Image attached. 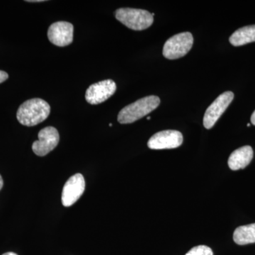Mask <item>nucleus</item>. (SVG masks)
Masks as SVG:
<instances>
[{
  "label": "nucleus",
  "mask_w": 255,
  "mask_h": 255,
  "mask_svg": "<svg viewBox=\"0 0 255 255\" xmlns=\"http://www.w3.org/2000/svg\"><path fill=\"white\" fill-rule=\"evenodd\" d=\"M50 113V107L48 102L42 99H31L20 106L16 118L23 126L34 127L44 122Z\"/></svg>",
  "instance_id": "nucleus-1"
},
{
  "label": "nucleus",
  "mask_w": 255,
  "mask_h": 255,
  "mask_svg": "<svg viewBox=\"0 0 255 255\" xmlns=\"http://www.w3.org/2000/svg\"><path fill=\"white\" fill-rule=\"evenodd\" d=\"M160 104L157 96L143 97L124 107L118 115V122L122 124H132L156 110Z\"/></svg>",
  "instance_id": "nucleus-2"
},
{
  "label": "nucleus",
  "mask_w": 255,
  "mask_h": 255,
  "mask_svg": "<svg viewBox=\"0 0 255 255\" xmlns=\"http://www.w3.org/2000/svg\"><path fill=\"white\" fill-rule=\"evenodd\" d=\"M115 16L118 21L135 31L145 30L154 21L152 14L143 9L120 8L116 11Z\"/></svg>",
  "instance_id": "nucleus-3"
},
{
  "label": "nucleus",
  "mask_w": 255,
  "mask_h": 255,
  "mask_svg": "<svg viewBox=\"0 0 255 255\" xmlns=\"http://www.w3.org/2000/svg\"><path fill=\"white\" fill-rule=\"evenodd\" d=\"M193 43L194 38L190 32L178 33L171 37L164 43L162 54L167 59H178L189 53Z\"/></svg>",
  "instance_id": "nucleus-4"
},
{
  "label": "nucleus",
  "mask_w": 255,
  "mask_h": 255,
  "mask_svg": "<svg viewBox=\"0 0 255 255\" xmlns=\"http://www.w3.org/2000/svg\"><path fill=\"white\" fill-rule=\"evenodd\" d=\"M234 98L232 92H226L221 94L209 106L204 117V126L206 129L214 127L221 115L227 110Z\"/></svg>",
  "instance_id": "nucleus-5"
},
{
  "label": "nucleus",
  "mask_w": 255,
  "mask_h": 255,
  "mask_svg": "<svg viewBox=\"0 0 255 255\" xmlns=\"http://www.w3.org/2000/svg\"><path fill=\"white\" fill-rule=\"evenodd\" d=\"M38 140L33 142L32 150L36 155L43 157L54 150L60 140L59 132L54 127H48L40 130Z\"/></svg>",
  "instance_id": "nucleus-6"
},
{
  "label": "nucleus",
  "mask_w": 255,
  "mask_h": 255,
  "mask_svg": "<svg viewBox=\"0 0 255 255\" xmlns=\"http://www.w3.org/2000/svg\"><path fill=\"white\" fill-rule=\"evenodd\" d=\"M116 90L117 85L113 80H104L89 87L85 94V99L90 105H99L110 98Z\"/></svg>",
  "instance_id": "nucleus-7"
},
{
  "label": "nucleus",
  "mask_w": 255,
  "mask_h": 255,
  "mask_svg": "<svg viewBox=\"0 0 255 255\" xmlns=\"http://www.w3.org/2000/svg\"><path fill=\"white\" fill-rule=\"evenodd\" d=\"M183 142V135L178 130H167L157 132L147 142L149 148L152 150L173 149L179 147Z\"/></svg>",
  "instance_id": "nucleus-8"
},
{
  "label": "nucleus",
  "mask_w": 255,
  "mask_h": 255,
  "mask_svg": "<svg viewBox=\"0 0 255 255\" xmlns=\"http://www.w3.org/2000/svg\"><path fill=\"white\" fill-rule=\"evenodd\" d=\"M85 189V181L81 174H75L67 181L62 192V203L65 207L71 206L81 197Z\"/></svg>",
  "instance_id": "nucleus-9"
},
{
  "label": "nucleus",
  "mask_w": 255,
  "mask_h": 255,
  "mask_svg": "<svg viewBox=\"0 0 255 255\" xmlns=\"http://www.w3.org/2000/svg\"><path fill=\"white\" fill-rule=\"evenodd\" d=\"M74 27L67 21H58L50 25L48 31V38L50 43L59 47L71 44L73 41Z\"/></svg>",
  "instance_id": "nucleus-10"
},
{
  "label": "nucleus",
  "mask_w": 255,
  "mask_h": 255,
  "mask_svg": "<svg viewBox=\"0 0 255 255\" xmlns=\"http://www.w3.org/2000/svg\"><path fill=\"white\" fill-rule=\"evenodd\" d=\"M253 158V150L249 145L243 146L232 152L228 159V166L232 170L246 168Z\"/></svg>",
  "instance_id": "nucleus-11"
},
{
  "label": "nucleus",
  "mask_w": 255,
  "mask_h": 255,
  "mask_svg": "<svg viewBox=\"0 0 255 255\" xmlns=\"http://www.w3.org/2000/svg\"><path fill=\"white\" fill-rule=\"evenodd\" d=\"M230 43L234 46H241L255 41V25L239 28L231 35Z\"/></svg>",
  "instance_id": "nucleus-12"
},
{
  "label": "nucleus",
  "mask_w": 255,
  "mask_h": 255,
  "mask_svg": "<svg viewBox=\"0 0 255 255\" xmlns=\"http://www.w3.org/2000/svg\"><path fill=\"white\" fill-rule=\"evenodd\" d=\"M233 240L239 246L255 243V223L240 226L233 233Z\"/></svg>",
  "instance_id": "nucleus-13"
},
{
  "label": "nucleus",
  "mask_w": 255,
  "mask_h": 255,
  "mask_svg": "<svg viewBox=\"0 0 255 255\" xmlns=\"http://www.w3.org/2000/svg\"><path fill=\"white\" fill-rule=\"evenodd\" d=\"M185 255H214L212 250L206 246L194 247Z\"/></svg>",
  "instance_id": "nucleus-14"
},
{
  "label": "nucleus",
  "mask_w": 255,
  "mask_h": 255,
  "mask_svg": "<svg viewBox=\"0 0 255 255\" xmlns=\"http://www.w3.org/2000/svg\"><path fill=\"white\" fill-rule=\"evenodd\" d=\"M8 78H9V75H8L6 72L0 70V84L6 81Z\"/></svg>",
  "instance_id": "nucleus-15"
},
{
  "label": "nucleus",
  "mask_w": 255,
  "mask_h": 255,
  "mask_svg": "<svg viewBox=\"0 0 255 255\" xmlns=\"http://www.w3.org/2000/svg\"><path fill=\"white\" fill-rule=\"evenodd\" d=\"M251 122L253 125L255 126V111L254 112H253V114H252Z\"/></svg>",
  "instance_id": "nucleus-16"
},
{
  "label": "nucleus",
  "mask_w": 255,
  "mask_h": 255,
  "mask_svg": "<svg viewBox=\"0 0 255 255\" xmlns=\"http://www.w3.org/2000/svg\"><path fill=\"white\" fill-rule=\"evenodd\" d=\"M3 187V179L1 176L0 175V190H1V188Z\"/></svg>",
  "instance_id": "nucleus-17"
},
{
  "label": "nucleus",
  "mask_w": 255,
  "mask_h": 255,
  "mask_svg": "<svg viewBox=\"0 0 255 255\" xmlns=\"http://www.w3.org/2000/svg\"><path fill=\"white\" fill-rule=\"evenodd\" d=\"M2 255H16V253H4V254Z\"/></svg>",
  "instance_id": "nucleus-18"
},
{
  "label": "nucleus",
  "mask_w": 255,
  "mask_h": 255,
  "mask_svg": "<svg viewBox=\"0 0 255 255\" xmlns=\"http://www.w3.org/2000/svg\"><path fill=\"white\" fill-rule=\"evenodd\" d=\"M147 120H150V117H147Z\"/></svg>",
  "instance_id": "nucleus-19"
},
{
  "label": "nucleus",
  "mask_w": 255,
  "mask_h": 255,
  "mask_svg": "<svg viewBox=\"0 0 255 255\" xmlns=\"http://www.w3.org/2000/svg\"><path fill=\"white\" fill-rule=\"evenodd\" d=\"M248 127H251V124H248Z\"/></svg>",
  "instance_id": "nucleus-20"
}]
</instances>
